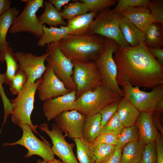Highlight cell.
<instances>
[{"instance_id": "cell-23", "label": "cell", "mask_w": 163, "mask_h": 163, "mask_svg": "<svg viewBox=\"0 0 163 163\" xmlns=\"http://www.w3.org/2000/svg\"><path fill=\"white\" fill-rule=\"evenodd\" d=\"M43 30L42 35L37 43V45L40 47H43L51 43L59 42L69 35L68 29L66 26L47 27L43 25Z\"/></svg>"}, {"instance_id": "cell-24", "label": "cell", "mask_w": 163, "mask_h": 163, "mask_svg": "<svg viewBox=\"0 0 163 163\" xmlns=\"http://www.w3.org/2000/svg\"><path fill=\"white\" fill-rule=\"evenodd\" d=\"M19 13L18 9L12 7L0 16V52L9 46L6 40L7 34Z\"/></svg>"}, {"instance_id": "cell-47", "label": "cell", "mask_w": 163, "mask_h": 163, "mask_svg": "<svg viewBox=\"0 0 163 163\" xmlns=\"http://www.w3.org/2000/svg\"><path fill=\"white\" fill-rule=\"evenodd\" d=\"M163 110V98H162L157 103L156 105L154 111H156L158 113L160 114L162 112Z\"/></svg>"}, {"instance_id": "cell-33", "label": "cell", "mask_w": 163, "mask_h": 163, "mask_svg": "<svg viewBox=\"0 0 163 163\" xmlns=\"http://www.w3.org/2000/svg\"><path fill=\"white\" fill-rule=\"evenodd\" d=\"M124 128L116 112L101 128L99 136L103 134H109L118 136Z\"/></svg>"}, {"instance_id": "cell-18", "label": "cell", "mask_w": 163, "mask_h": 163, "mask_svg": "<svg viewBox=\"0 0 163 163\" xmlns=\"http://www.w3.org/2000/svg\"><path fill=\"white\" fill-rule=\"evenodd\" d=\"M120 13L144 33L149 26L155 22L149 10L145 7L127 8Z\"/></svg>"}, {"instance_id": "cell-25", "label": "cell", "mask_w": 163, "mask_h": 163, "mask_svg": "<svg viewBox=\"0 0 163 163\" xmlns=\"http://www.w3.org/2000/svg\"><path fill=\"white\" fill-rule=\"evenodd\" d=\"M43 12L38 17L43 24H47L50 27H57L58 25L66 26L67 22L62 18L61 13L48 1H44Z\"/></svg>"}, {"instance_id": "cell-42", "label": "cell", "mask_w": 163, "mask_h": 163, "mask_svg": "<svg viewBox=\"0 0 163 163\" xmlns=\"http://www.w3.org/2000/svg\"><path fill=\"white\" fill-rule=\"evenodd\" d=\"M5 73L2 74L0 73V94L2 101L3 105L7 106L10 104V101L5 94L2 86L3 84L5 83Z\"/></svg>"}, {"instance_id": "cell-38", "label": "cell", "mask_w": 163, "mask_h": 163, "mask_svg": "<svg viewBox=\"0 0 163 163\" xmlns=\"http://www.w3.org/2000/svg\"><path fill=\"white\" fill-rule=\"evenodd\" d=\"M156 22L163 26V0H152L148 8Z\"/></svg>"}, {"instance_id": "cell-6", "label": "cell", "mask_w": 163, "mask_h": 163, "mask_svg": "<svg viewBox=\"0 0 163 163\" xmlns=\"http://www.w3.org/2000/svg\"><path fill=\"white\" fill-rule=\"evenodd\" d=\"M25 3L22 12L14 19L9 32L12 34L29 33L39 39L43 33V24L39 21L36 13L43 8V0H23Z\"/></svg>"}, {"instance_id": "cell-4", "label": "cell", "mask_w": 163, "mask_h": 163, "mask_svg": "<svg viewBox=\"0 0 163 163\" xmlns=\"http://www.w3.org/2000/svg\"><path fill=\"white\" fill-rule=\"evenodd\" d=\"M42 80L41 77L32 83L27 79L17 97L10 100L12 108L10 114L12 123L19 127L22 124H27L33 132L37 133L38 126L32 124L31 116L34 107L35 93Z\"/></svg>"}, {"instance_id": "cell-46", "label": "cell", "mask_w": 163, "mask_h": 163, "mask_svg": "<svg viewBox=\"0 0 163 163\" xmlns=\"http://www.w3.org/2000/svg\"><path fill=\"white\" fill-rule=\"evenodd\" d=\"M11 4L10 0H0V16L11 8Z\"/></svg>"}, {"instance_id": "cell-20", "label": "cell", "mask_w": 163, "mask_h": 163, "mask_svg": "<svg viewBox=\"0 0 163 163\" xmlns=\"http://www.w3.org/2000/svg\"><path fill=\"white\" fill-rule=\"evenodd\" d=\"M119 26L124 38L131 46H136L140 43L144 42V33L121 15L119 18Z\"/></svg>"}, {"instance_id": "cell-40", "label": "cell", "mask_w": 163, "mask_h": 163, "mask_svg": "<svg viewBox=\"0 0 163 163\" xmlns=\"http://www.w3.org/2000/svg\"><path fill=\"white\" fill-rule=\"evenodd\" d=\"M118 142V136L109 134H103L98 136L91 143V145L105 144L116 146Z\"/></svg>"}, {"instance_id": "cell-2", "label": "cell", "mask_w": 163, "mask_h": 163, "mask_svg": "<svg viewBox=\"0 0 163 163\" xmlns=\"http://www.w3.org/2000/svg\"><path fill=\"white\" fill-rule=\"evenodd\" d=\"M107 42V38L96 34H69L59 42V45L62 52L71 61L88 62L98 58Z\"/></svg>"}, {"instance_id": "cell-15", "label": "cell", "mask_w": 163, "mask_h": 163, "mask_svg": "<svg viewBox=\"0 0 163 163\" xmlns=\"http://www.w3.org/2000/svg\"><path fill=\"white\" fill-rule=\"evenodd\" d=\"M86 116L78 111H65L55 119L56 124L66 137L73 140L82 137V131Z\"/></svg>"}, {"instance_id": "cell-30", "label": "cell", "mask_w": 163, "mask_h": 163, "mask_svg": "<svg viewBox=\"0 0 163 163\" xmlns=\"http://www.w3.org/2000/svg\"><path fill=\"white\" fill-rule=\"evenodd\" d=\"M89 12L87 5L79 0H73L64 6L60 12L62 18L68 20Z\"/></svg>"}, {"instance_id": "cell-36", "label": "cell", "mask_w": 163, "mask_h": 163, "mask_svg": "<svg viewBox=\"0 0 163 163\" xmlns=\"http://www.w3.org/2000/svg\"><path fill=\"white\" fill-rule=\"evenodd\" d=\"M79 1L86 4L89 12L97 11L98 12L105 8L115 5L117 0H80Z\"/></svg>"}, {"instance_id": "cell-11", "label": "cell", "mask_w": 163, "mask_h": 163, "mask_svg": "<svg viewBox=\"0 0 163 163\" xmlns=\"http://www.w3.org/2000/svg\"><path fill=\"white\" fill-rule=\"evenodd\" d=\"M22 130L21 138L12 143H4L6 146H13L17 145L23 146L27 150L24 155L25 158L36 155L41 157L43 160L50 162L54 158V154L51 145L46 140L41 141L34 134L30 126L27 124H23L20 126Z\"/></svg>"}, {"instance_id": "cell-26", "label": "cell", "mask_w": 163, "mask_h": 163, "mask_svg": "<svg viewBox=\"0 0 163 163\" xmlns=\"http://www.w3.org/2000/svg\"><path fill=\"white\" fill-rule=\"evenodd\" d=\"M144 146L139 140L126 144L122 148L120 163L140 162Z\"/></svg>"}, {"instance_id": "cell-48", "label": "cell", "mask_w": 163, "mask_h": 163, "mask_svg": "<svg viewBox=\"0 0 163 163\" xmlns=\"http://www.w3.org/2000/svg\"><path fill=\"white\" fill-rule=\"evenodd\" d=\"M50 163H63L60 160L54 158L50 162Z\"/></svg>"}, {"instance_id": "cell-8", "label": "cell", "mask_w": 163, "mask_h": 163, "mask_svg": "<svg viewBox=\"0 0 163 163\" xmlns=\"http://www.w3.org/2000/svg\"><path fill=\"white\" fill-rule=\"evenodd\" d=\"M72 62L73 65L72 78L77 87L76 98L84 93L93 90L102 84L101 77L95 61L88 62L75 60Z\"/></svg>"}, {"instance_id": "cell-29", "label": "cell", "mask_w": 163, "mask_h": 163, "mask_svg": "<svg viewBox=\"0 0 163 163\" xmlns=\"http://www.w3.org/2000/svg\"><path fill=\"white\" fill-rule=\"evenodd\" d=\"M76 146L77 158L79 163H94L95 158L90 148V143L82 137L73 139Z\"/></svg>"}, {"instance_id": "cell-17", "label": "cell", "mask_w": 163, "mask_h": 163, "mask_svg": "<svg viewBox=\"0 0 163 163\" xmlns=\"http://www.w3.org/2000/svg\"><path fill=\"white\" fill-rule=\"evenodd\" d=\"M136 125L139 135V141L142 144L145 146L155 142L158 133L154 125L152 114L140 112Z\"/></svg>"}, {"instance_id": "cell-13", "label": "cell", "mask_w": 163, "mask_h": 163, "mask_svg": "<svg viewBox=\"0 0 163 163\" xmlns=\"http://www.w3.org/2000/svg\"><path fill=\"white\" fill-rule=\"evenodd\" d=\"M15 54L19 69L31 83L41 77L46 69L45 62L48 56L47 52L39 56L22 51H18Z\"/></svg>"}, {"instance_id": "cell-44", "label": "cell", "mask_w": 163, "mask_h": 163, "mask_svg": "<svg viewBox=\"0 0 163 163\" xmlns=\"http://www.w3.org/2000/svg\"><path fill=\"white\" fill-rule=\"evenodd\" d=\"M73 0H49L48 1L51 3L59 12L62 11V7L68 4Z\"/></svg>"}, {"instance_id": "cell-45", "label": "cell", "mask_w": 163, "mask_h": 163, "mask_svg": "<svg viewBox=\"0 0 163 163\" xmlns=\"http://www.w3.org/2000/svg\"><path fill=\"white\" fill-rule=\"evenodd\" d=\"M122 149L116 148L113 153L106 163H120Z\"/></svg>"}, {"instance_id": "cell-21", "label": "cell", "mask_w": 163, "mask_h": 163, "mask_svg": "<svg viewBox=\"0 0 163 163\" xmlns=\"http://www.w3.org/2000/svg\"><path fill=\"white\" fill-rule=\"evenodd\" d=\"M117 113L123 126L126 127L135 125L140 112L123 97L119 101Z\"/></svg>"}, {"instance_id": "cell-34", "label": "cell", "mask_w": 163, "mask_h": 163, "mask_svg": "<svg viewBox=\"0 0 163 163\" xmlns=\"http://www.w3.org/2000/svg\"><path fill=\"white\" fill-rule=\"evenodd\" d=\"M27 80L25 74L19 68L9 84L11 93L13 95H17Z\"/></svg>"}, {"instance_id": "cell-39", "label": "cell", "mask_w": 163, "mask_h": 163, "mask_svg": "<svg viewBox=\"0 0 163 163\" xmlns=\"http://www.w3.org/2000/svg\"><path fill=\"white\" fill-rule=\"evenodd\" d=\"M119 101L107 104L99 112L101 116V129L117 112Z\"/></svg>"}, {"instance_id": "cell-27", "label": "cell", "mask_w": 163, "mask_h": 163, "mask_svg": "<svg viewBox=\"0 0 163 163\" xmlns=\"http://www.w3.org/2000/svg\"><path fill=\"white\" fill-rule=\"evenodd\" d=\"M0 60L6 62V71L5 73V83L9 85L19 68L15 53L12 48L8 46L0 52Z\"/></svg>"}, {"instance_id": "cell-7", "label": "cell", "mask_w": 163, "mask_h": 163, "mask_svg": "<svg viewBox=\"0 0 163 163\" xmlns=\"http://www.w3.org/2000/svg\"><path fill=\"white\" fill-rule=\"evenodd\" d=\"M48 56L46 61L51 66L56 76L71 91H76L77 87L72 78L73 65L61 50L59 42L46 45Z\"/></svg>"}, {"instance_id": "cell-22", "label": "cell", "mask_w": 163, "mask_h": 163, "mask_svg": "<svg viewBox=\"0 0 163 163\" xmlns=\"http://www.w3.org/2000/svg\"><path fill=\"white\" fill-rule=\"evenodd\" d=\"M144 44L148 49L162 48L163 46V26L154 22L144 32Z\"/></svg>"}, {"instance_id": "cell-32", "label": "cell", "mask_w": 163, "mask_h": 163, "mask_svg": "<svg viewBox=\"0 0 163 163\" xmlns=\"http://www.w3.org/2000/svg\"><path fill=\"white\" fill-rule=\"evenodd\" d=\"M139 136L136 126L135 125L124 127L120 134L118 136L117 149H122L127 143L139 140Z\"/></svg>"}, {"instance_id": "cell-3", "label": "cell", "mask_w": 163, "mask_h": 163, "mask_svg": "<svg viewBox=\"0 0 163 163\" xmlns=\"http://www.w3.org/2000/svg\"><path fill=\"white\" fill-rule=\"evenodd\" d=\"M122 97L102 83L95 89L86 92L68 107L86 117L99 113L107 104L119 101Z\"/></svg>"}, {"instance_id": "cell-41", "label": "cell", "mask_w": 163, "mask_h": 163, "mask_svg": "<svg viewBox=\"0 0 163 163\" xmlns=\"http://www.w3.org/2000/svg\"><path fill=\"white\" fill-rule=\"evenodd\" d=\"M157 153V163H163V140L158 133L155 141Z\"/></svg>"}, {"instance_id": "cell-37", "label": "cell", "mask_w": 163, "mask_h": 163, "mask_svg": "<svg viewBox=\"0 0 163 163\" xmlns=\"http://www.w3.org/2000/svg\"><path fill=\"white\" fill-rule=\"evenodd\" d=\"M140 162L157 163L155 142H152L145 145Z\"/></svg>"}, {"instance_id": "cell-43", "label": "cell", "mask_w": 163, "mask_h": 163, "mask_svg": "<svg viewBox=\"0 0 163 163\" xmlns=\"http://www.w3.org/2000/svg\"><path fill=\"white\" fill-rule=\"evenodd\" d=\"M149 50L158 62L163 66V49L158 48L150 49Z\"/></svg>"}, {"instance_id": "cell-31", "label": "cell", "mask_w": 163, "mask_h": 163, "mask_svg": "<svg viewBox=\"0 0 163 163\" xmlns=\"http://www.w3.org/2000/svg\"><path fill=\"white\" fill-rule=\"evenodd\" d=\"M90 148L95 158L94 163H106L116 149V146L105 144L91 145Z\"/></svg>"}, {"instance_id": "cell-16", "label": "cell", "mask_w": 163, "mask_h": 163, "mask_svg": "<svg viewBox=\"0 0 163 163\" xmlns=\"http://www.w3.org/2000/svg\"><path fill=\"white\" fill-rule=\"evenodd\" d=\"M76 91L49 99L43 102V109L48 121L55 119L62 112L67 110L69 106L76 99Z\"/></svg>"}, {"instance_id": "cell-19", "label": "cell", "mask_w": 163, "mask_h": 163, "mask_svg": "<svg viewBox=\"0 0 163 163\" xmlns=\"http://www.w3.org/2000/svg\"><path fill=\"white\" fill-rule=\"evenodd\" d=\"M99 12H89L67 20V25L69 34L81 35L87 34L90 25Z\"/></svg>"}, {"instance_id": "cell-12", "label": "cell", "mask_w": 163, "mask_h": 163, "mask_svg": "<svg viewBox=\"0 0 163 163\" xmlns=\"http://www.w3.org/2000/svg\"><path fill=\"white\" fill-rule=\"evenodd\" d=\"M39 128L45 132L50 139L53 146L51 149L54 155L57 156L63 163H79L73 151L75 144L69 143L65 139L66 137L56 123H53L50 130L47 123L39 125Z\"/></svg>"}, {"instance_id": "cell-28", "label": "cell", "mask_w": 163, "mask_h": 163, "mask_svg": "<svg viewBox=\"0 0 163 163\" xmlns=\"http://www.w3.org/2000/svg\"><path fill=\"white\" fill-rule=\"evenodd\" d=\"M101 116L99 113L85 117L82 138L91 143L99 136L101 130Z\"/></svg>"}, {"instance_id": "cell-9", "label": "cell", "mask_w": 163, "mask_h": 163, "mask_svg": "<svg viewBox=\"0 0 163 163\" xmlns=\"http://www.w3.org/2000/svg\"><path fill=\"white\" fill-rule=\"evenodd\" d=\"M117 45L115 41L107 38L105 49L95 61L102 83L122 97L124 93L117 82V68L113 59L114 52Z\"/></svg>"}, {"instance_id": "cell-49", "label": "cell", "mask_w": 163, "mask_h": 163, "mask_svg": "<svg viewBox=\"0 0 163 163\" xmlns=\"http://www.w3.org/2000/svg\"><path fill=\"white\" fill-rule=\"evenodd\" d=\"M37 163H50V162H47L44 160H38Z\"/></svg>"}, {"instance_id": "cell-50", "label": "cell", "mask_w": 163, "mask_h": 163, "mask_svg": "<svg viewBox=\"0 0 163 163\" xmlns=\"http://www.w3.org/2000/svg\"><path fill=\"white\" fill-rule=\"evenodd\" d=\"M136 163H141L140 162Z\"/></svg>"}, {"instance_id": "cell-14", "label": "cell", "mask_w": 163, "mask_h": 163, "mask_svg": "<svg viewBox=\"0 0 163 163\" xmlns=\"http://www.w3.org/2000/svg\"><path fill=\"white\" fill-rule=\"evenodd\" d=\"M37 88L40 100H46L66 94L71 91L56 76L51 65L47 63L46 69Z\"/></svg>"}, {"instance_id": "cell-5", "label": "cell", "mask_w": 163, "mask_h": 163, "mask_svg": "<svg viewBox=\"0 0 163 163\" xmlns=\"http://www.w3.org/2000/svg\"><path fill=\"white\" fill-rule=\"evenodd\" d=\"M120 13L110 7L99 12L90 25L87 34H96L114 40L118 46H130L124 38L119 26Z\"/></svg>"}, {"instance_id": "cell-35", "label": "cell", "mask_w": 163, "mask_h": 163, "mask_svg": "<svg viewBox=\"0 0 163 163\" xmlns=\"http://www.w3.org/2000/svg\"><path fill=\"white\" fill-rule=\"evenodd\" d=\"M114 8L116 12L120 13L123 10L129 8L141 6L148 8L151 4L149 0H119Z\"/></svg>"}, {"instance_id": "cell-1", "label": "cell", "mask_w": 163, "mask_h": 163, "mask_svg": "<svg viewBox=\"0 0 163 163\" xmlns=\"http://www.w3.org/2000/svg\"><path fill=\"white\" fill-rule=\"evenodd\" d=\"M113 59L116 65L119 86L127 84L152 89L163 85V66L141 42L134 47L117 46Z\"/></svg>"}, {"instance_id": "cell-10", "label": "cell", "mask_w": 163, "mask_h": 163, "mask_svg": "<svg viewBox=\"0 0 163 163\" xmlns=\"http://www.w3.org/2000/svg\"><path fill=\"white\" fill-rule=\"evenodd\" d=\"M122 87L123 97L139 112H145L152 114L157 103L163 98V85L155 87L148 92L129 84Z\"/></svg>"}]
</instances>
